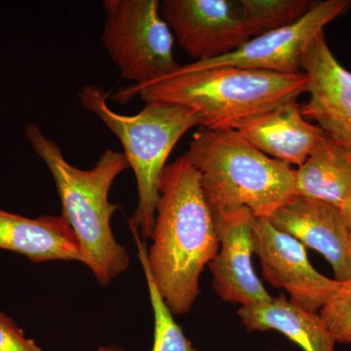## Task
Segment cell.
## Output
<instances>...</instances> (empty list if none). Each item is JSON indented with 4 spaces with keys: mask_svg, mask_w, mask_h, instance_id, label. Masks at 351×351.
<instances>
[{
    "mask_svg": "<svg viewBox=\"0 0 351 351\" xmlns=\"http://www.w3.org/2000/svg\"><path fill=\"white\" fill-rule=\"evenodd\" d=\"M184 156L199 175L212 211L246 208L269 219L297 196L295 170L263 154L237 130L199 127Z\"/></svg>",
    "mask_w": 351,
    "mask_h": 351,
    "instance_id": "cell-4",
    "label": "cell"
},
{
    "mask_svg": "<svg viewBox=\"0 0 351 351\" xmlns=\"http://www.w3.org/2000/svg\"><path fill=\"white\" fill-rule=\"evenodd\" d=\"M319 316L335 341L351 343V278L341 285L320 309Z\"/></svg>",
    "mask_w": 351,
    "mask_h": 351,
    "instance_id": "cell-19",
    "label": "cell"
},
{
    "mask_svg": "<svg viewBox=\"0 0 351 351\" xmlns=\"http://www.w3.org/2000/svg\"><path fill=\"white\" fill-rule=\"evenodd\" d=\"M298 196L341 209L351 198V152L328 138L295 170Z\"/></svg>",
    "mask_w": 351,
    "mask_h": 351,
    "instance_id": "cell-16",
    "label": "cell"
},
{
    "mask_svg": "<svg viewBox=\"0 0 351 351\" xmlns=\"http://www.w3.org/2000/svg\"><path fill=\"white\" fill-rule=\"evenodd\" d=\"M304 71L282 75L263 69L219 66H181L175 73L144 85L121 88L112 97L120 104L140 97L147 103H164L195 110L200 126L237 130L246 122L307 92Z\"/></svg>",
    "mask_w": 351,
    "mask_h": 351,
    "instance_id": "cell-2",
    "label": "cell"
},
{
    "mask_svg": "<svg viewBox=\"0 0 351 351\" xmlns=\"http://www.w3.org/2000/svg\"><path fill=\"white\" fill-rule=\"evenodd\" d=\"M25 137L46 164L62 203V216L75 232L85 265L99 284L107 287L125 272L130 258L113 235L110 219L119 206L108 199L113 182L128 169L123 152L106 149L92 169L83 170L66 161L59 145L36 124L25 126Z\"/></svg>",
    "mask_w": 351,
    "mask_h": 351,
    "instance_id": "cell-3",
    "label": "cell"
},
{
    "mask_svg": "<svg viewBox=\"0 0 351 351\" xmlns=\"http://www.w3.org/2000/svg\"><path fill=\"white\" fill-rule=\"evenodd\" d=\"M101 43L131 85L167 77L181 64L174 57V36L158 0H105Z\"/></svg>",
    "mask_w": 351,
    "mask_h": 351,
    "instance_id": "cell-6",
    "label": "cell"
},
{
    "mask_svg": "<svg viewBox=\"0 0 351 351\" xmlns=\"http://www.w3.org/2000/svg\"><path fill=\"white\" fill-rule=\"evenodd\" d=\"M0 249L34 263L84 262L75 232L62 215L31 219L0 209Z\"/></svg>",
    "mask_w": 351,
    "mask_h": 351,
    "instance_id": "cell-14",
    "label": "cell"
},
{
    "mask_svg": "<svg viewBox=\"0 0 351 351\" xmlns=\"http://www.w3.org/2000/svg\"><path fill=\"white\" fill-rule=\"evenodd\" d=\"M108 96L96 85L77 92L82 107L94 113L121 142L138 189V204L129 226L131 232L151 239L166 161L180 138L200 126V117L191 108L164 103H147L136 114H121L108 106Z\"/></svg>",
    "mask_w": 351,
    "mask_h": 351,
    "instance_id": "cell-5",
    "label": "cell"
},
{
    "mask_svg": "<svg viewBox=\"0 0 351 351\" xmlns=\"http://www.w3.org/2000/svg\"><path fill=\"white\" fill-rule=\"evenodd\" d=\"M277 230L313 249L331 265L335 280L351 278V246L348 228L339 208L295 196L269 219Z\"/></svg>",
    "mask_w": 351,
    "mask_h": 351,
    "instance_id": "cell-12",
    "label": "cell"
},
{
    "mask_svg": "<svg viewBox=\"0 0 351 351\" xmlns=\"http://www.w3.org/2000/svg\"><path fill=\"white\" fill-rule=\"evenodd\" d=\"M219 248L208 267L215 292L223 301L241 306L265 304L274 298L263 287L252 265L253 214L246 208L213 212Z\"/></svg>",
    "mask_w": 351,
    "mask_h": 351,
    "instance_id": "cell-10",
    "label": "cell"
},
{
    "mask_svg": "<svg viewBox=\"0 0 351 351\" xmlns=\"http://www.w3.org/2000/svg\"><path fill=\"white\" fill-rule=\"evenodd\" d=\"M0 351H45L25 332L13 318L0 313Z\"/></svg>",
    "mask_w": 351,
    "mask_h": 351,
    "instance_id": "cell-20",
    "label": "cell"
},
{
    "mask_svg": "<svg viewBox=\"0 0 351 351\" xmlns=\"http://www.w3.org/2000/svg\"><path fill=\"white\" fill-rule=\"evenodd\" d=\"M160 13L195 62L226 56L255 38L240 0H164Z\"/></svg>",
    "mask_w": 351,
    "mask_h": 351,
    "instance_id": "cell-7",
    "label": "cell"
},
{
    "mask_svg": "<svg viewBox=\"0 0 351 351\" xmlns=\"http://www.w3.org/2000/svg\"><path fill=\"white\" fill-rule=\"evenodd\" d=\"M343 218L345 219L346 228H348V237H350V242L351 246V198L346 202L345 206L341 209Z\"/></svg>",
    "mask_w": 351,
    "mask_h": 351,
    "instance_id": "cell-21",
    "label": "cell"
},
{
    "mask_svg": "<svg viewBox=\"0 0 351 351\" xmlns=\"http://www.w3.org/2000/svg\"><path fill=\"white\" fill-rule=\"evenodd\" d=\"M237 314L249 332L276 330L304 351H335L336 348L319 313L302 308L283 294L265 304L241 306Z\"/></svg>",
    "mask_w": 351,
    "mask_h": 351,
    "instance_id": "cell-15",
    "label": "cell"
},
{
    "mask_svg": "<svg viewBox=\"0 0 351 351\" xmlns=\"http://www.w3.org/2000/svg\"><path fill=\"white\" fill-rule=\"evenodd\" d=\"M147 263L173 315L188 313L199 295V278L218 254L216 221L197 171L184 156L164 168Z\"/></svg>",
    "mask_w": 351,
    "mask_h": 351,
    "instance_id": "cell-1",
    "label": "cell"
},
{
    "mask_svg": "<svg viewBox=\"0 0 351 351\" xmlns=\"http://www.w3.org/2000/svg\"><path fill=\"white\" fill-rule=\"evenodd\" d=\"M137 244L138 257L149 289V299L154 317V345L152 351H197L184 336L182 328L176 322L173 314L164 304L162 298L157 291L152 280L151 272L147 263V247L138 234L134 237ZM96 351H128L119 345L101 346Z\"/></svg>",
    "mask_w": 351,
    "mask_h": 351,
    "instance_id": "cell-17",
    "label": "cell"
},
{
    "mask_svg": "<svg viewBox=\"0 0 351 351\" xmlns=\"http://www.w3.org/2000/svg\"><path fill=\"white\" fill-rule=\"evenodd\" d=\"M237 131L267 156L299 167L328 138L322 129L304 119L297 100L255 117Z\"/></svg>",
    "mask_w": 351,
    "mask_h": 351,
    "instance_id": "cell-13",
    "label": "cell"
},
{
    "mask_svg": "<svg viewBox=\"0 0 351 351\" xmlns=\"http://www.w3.org/2000/svg\"><path fill=\"white\" fill-rule=\"evenodd\" d=\"M254 36L294 24L315 5L309 0H240Z\"/></svg>",
    "mask_w": 351,
    "mask_h": 351,
    "instance_id": "cell-18",
    "label": "cell"
},
{
    "mask_svg": "<svg viewBox=\"0 0 351 351\" xmlns=\"http://www.w3.org/2000/svg\"><path fill=\"white\" fill-rule=\"evenodd\" d=\"M253 253L260 258L263 278L276 288L284 289L290 300L302 308L317 313L337 292L341 282L314 269L306 247L280 232L269 219L252 221Z\"/></svg>",
    "mask_w": 351,
    "mask_h": 351,
    "instance_id": "cell-9",
    "label": "cell"
},
{
    "mask_svg": "<svg viewBox=\"0 0 351 351\" xmlns=\"http://www.w3.org/2000/svg\"><path fill=\"white\" fill-rule=\"evenodd\" d=\"M308 77L304 119L351 152V73L334 56L324 32L309 45L302 64Z\"/></svg>",
    "mask_w": 351,
    "mask_h": 351,
    "instance_id": "cell-11",
    "label": "cell"
},
{
    "mask_svg": "<svg viewBox=\"0 0 351 351\" xmlns=\"http://www.w3.org/2000/svg\"><path fill=\"white\" fill-rule=\"evenodd\" d=\"M350 6V0L317 2L294 24L256 36L226 56L193 64L198 68L232 66L282 75L301 73L309 45L324 32L325 25L343 15Z\"/></svg>",
    "mask_w": 351,
    "mask_h": 351,
    "instance_id": "cell-8",
    "label": "cell"
}]
</instances>
